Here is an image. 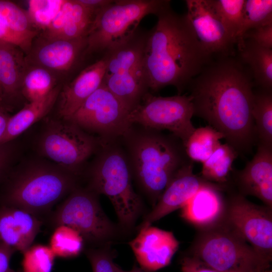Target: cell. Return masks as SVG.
<instances>
[{"mask_svg": "<svg viewBox=\"0 0 272 272\" xmlns=\"http://www.w3.org/2000/svg\"><path fill=\"white\" fill-rule=\"evenodd\" d=\"M182 272H221L205 264L194 256H186L181 260Z\"/></svg>", "mask_w": 272, "mask_h": 272, "instance_id": "obj_39", "label": "cell"}, {"mask_svg": "<svg viewBox=\"0 0 272 272\" xmlns=\"http://www.w3.org/2000/svg\"><path fill=\"white\" fill-rule=\"evenodd\" d=\"M27 66L26 54L20 47L0 40V104L8 111L22 96Z\"/></svg>", "mask_w": 272, "mask_h": 272, "instance_id": "obj_21", "label": "cell"}, {"mask_svg": "<svg viewBox=\"0 0 272 272\" xmlns=\"http://www.w3.org/2000/svg\"><path fill=\"white\" fill-rule=\"evenodd\" d=\"M11 272H21V271H14V270L12 269Z\"/></svg>", "mask_w": 272, "mask_h": 272, "instance_id": "obj_45", "label": "cell"}, {"mask_svg": "<svg viewBox=\"0 0 272 272\" xmlns=\"http://www.w3.org/2000/svg\"><path fill=\"white\" fill-rule=\"evenodd\" d=\"M61 88L56 86L44 98L26 104L10 116L6 132L0 145L9 143L45 116L57 101Z\"/></svg>", "mask_w": 272, "mask_h": 272, "instance_id": "obj_25", "label": "cell"}, {"mask_svg": "<svg viewBox=\"0 0 272 272\" xmlns=\"http://www.w3.org/2000/svg\"><path fill=\"white\" fill-rule=\"evenodd\" d=\"M0 17L14 32L32 44L38 35L27 13L14 2L0 0Z\"/></svg>", "mask_w": 272, "mask_h": 272, "instance_id": "obj_30", "label": "cell"}, {"mask_svg": "<svg viewBox=\"0 0 272 272\" xmlns=\"http://www.w3.org/2000/svg\"><path fill=\"white\" fill-rule=\"evenodd\" d=\"M54 222L76 230L84 240L104 246L109 245L118 232L101 208L97 194L90 189L74 190L57 210Z\"/></svg>", "mask_w": 272, "mask_h": 272, "instance_id": "obj_9", "label": "cell"}, {"mask_svg": "<svg viewBox=\"0 0 272 272\" xmlns=\"http://www.w3.org/2000/svg\"><path fill=\"white\" fill-rule=\"evenodd\" d=\"M240 194L256 197L272 208V148L258 144L256 153L236 172Z\"/></svg>", "mask_w": 272, "mask_h": 272, "instance_id": "obj_17", "label": "cell"}, {"mask_svg": "<svg viewBox=\"0 0 272 272\" xmlns=\"http://www.w3.org/2000/svg\"><path fill=\"white\" fill-rule=\"evenodd\" d=\"M187 20L197 40L212 58L235 56L236 43L210 0H186Z\"/></svg>", "mask_w": 272, "mask_h": 272, "instance_id": "obj_13", "label": "cell"}, {"mask_svg": "<svg viewBox=\"0 0 272 272\" xmlns=\"http://www.w3.org/2000/svg\"><path fill=\"white\" fill-rule=\"evenodd\" d=\"M223 220L254 249L270 261L272 255L271 208L260 206L239 193L226 203Z\"/></svg>", "mask_w": 272, "mask_h": 272, "instance_id": "obj_12", "label": "cell"}, {"mask_svg": "<svg viewBox=\"0 0 272 272\" xmlns=\"http://www.w3.org/2000/svg\"><path fill=\"white\" fill-rule=\"evenodd\" d=\"M117 271L118 272H145L142 269H141L135 266H134L130 270L128 271L124 270L118 266Z\"/></svg>", "mask_w": 272, "mask_h": 272, "instance_id": "obj_44", "label": "cell"}, {"mask_svg": "<svg viewBox=\"0 0 272 272\" xmlns=\"http://www.w3.org/2000/svg\"><path fill=\"white\" fill-rule=\"evenodd\" d=\"M244 39L250 40L260 46L272 49V24L247 31L240 42Z\"/></svg>", "mask_w": 272, "mask_h": 272, "instance_id": "obj_37", "label": "cell"}, {"mask_svg": "<svg viewBox=\"0 0 272 272\" xmlns=\"http://www.w3.org/2000/svg\"><path fill=\"white\" fill-rule=\"evenodd\" d=\"M224 135L210 125L195 129L184 147L188 158L192 161L204 162L220 146Z\"/></svg>", "mask_w": 272, "mask_h": 272, "instance_id": "obj_28", "label": "cell"}, {"mask_svg": "<svg viewBox=\"0 0 272 272\" xmlns=\"http://www.w3.org/2000/svg\"><path fill=\"white\" fill-rule=\"evenodd\" d=\"M84 243V239L78 231L70 226L59 225L51 236L49 246L56 257L71 258L81 253Z\"/></svg>", "mask_w": 272, "mask_h": 272, "instance_id": "obj_31", "label": "cell"}, {"mask_svg": "<svg viewBox=\"0 0 272 272\" xmlns=\"http://www.w3.org/2000/svg\"><path fill=\"white\" fill-rule=\"evenodd\" d=\"M139 127L132 124L121 138L132 176L154 207L179 170L193 161L176 136Z\"/></svg>", "mask_w": 272, "mask_h": 272, "instance_id": "obj_3", "label": "cell"}, {"mask_svg": "<svg viewBox=\"0 0 272 272\" xmlns=\"http://www.w3.org/2000/svg\"><path fill=\"white\" fill-rule=\"evenodd\" d=\"M109 245L87 251L93 272H118V265L113 261V253Z\"/></svg>", "mask_w": 272, "mask_h": 272, "instance_id": "obj_36", "label": "cell"}, {"mask_svg": "<svg viewBox=\"0 0 272 272\" xmlns=\"http://www.w3.org/2000/svg\"><path fill=\"white\" fill-rule=\"evenodd\" d=\"M269 272H271V271H269Z\"/></svg>", "mask_w": 272, "mask_h": 272, "instance_id": "obj_46", "label": "cell"}, {"mask_svg": "<svg viewBox=\"0 0 272 272\" xmlns=\"http://www.w3.org/2000/svg\"><path fill=\"white\" fill-rule=\"evenodd\" d=\"M23 254L22 272H51L56 256L49 246L35 245Z\"/></svg>", "mask_w": 272, "mask_h": 272, "instance_id": "obj_35", "label": "cell"}, {"mask_svg": "<svg viewBox=\"0 0 272 272\" xmlns=\"http://www.w3.org/2000/svg\"><path fill=\"white\" fill-rule=\"evenodd\" d=\"M212 183L193 173V162L184 166L174 176L138 229L151 225L182 208L200 188Z\"/></svg>", "mask_w": 272, "mask_h": 272, "instance_id": "obj_16", "label": "cell"}, {"mask_svg": "<svg viewBox=\"0 0 272 272\" xmlns=\"http://www.w3.org/2000/svg\"><path fill=\"white\" fill-rule=\"evenodd\" d=\"M101 140L66 120L52 121L40 138L39 148L45 157L76 173L100 146Z\"/></svg>", "mask_w": 272, "mask_h": 272, "instance_id": "obj_10", "label": "cell"}, {"mask_svg": "<svg viewBox=\"0 0 272 272\" xmlns=\"http://www.w3.org/2000/svg\"><path fill=\"white\" fill-rule=\"evenodd\" d=\"M8 110L0 104V143L7 128L9 116Z\"/></svg>", "mask_w": 272, "mask_h": 272, "instance_id": "obj_43", "label": "cell"}, {"mask_svg": "<svg viewBox=\"0 0 272 272\" xmlns=\"http://www.w3.org/2000/svg\"><path fill=\"white\" fill-rule=\"evenodd\" d=\"M64 0H29L26 10L29 19L37 30L45 31L63 4Z\"/></svg>", "mask_w": 272, "mask_h": 272, "instance_id": "obj_34", "label": "cell"}, {"mask_svg": "<svg viewBox=\"0 0 272 272\" xmlns=\"http://www.w3.org/2000/svg\"><path fill=\"white\" fill-rule=\"evenodd\" d=\"M252 115L258 144L272 148V90L254 91Z\"/></svg>", "mask_w": 272, "mask_h": 272, "instance_id": "obj_27", "label": "cell"}, {"mask_svg": "<svg viewBox=\"0 0 272 272\" xmlns=\"http://www.w3.org/2000/svg\"><path fill=\"white\" fill-rule=\"evenodd\" d=\"M0 40L18 46L26 54L29 51L32 44L12 31L1 17Z\"/></svg>", "mask_w": 272, "mask_h": 272, "instance_id": "obj_38", "label": "cell"}, {"mask_svg": "<svg viewBox=\"0 0 272 272\" xmlns=\"http://www.w3.org/2000/svg\"><path fill=\"white\" fill-rule=\"evenodd\" d=\"M223 24L236 44L245 0H210Z\"/></svg>", "mask_w": 272, "mask_h": 272, "instance_id": "obj_33", "label": "cell"}, {"mask_svg": "<svg viewBox=\"0 0 272 272\" xmlns=\"http://www.w3.org/2000/svg\"><path fill=\"white\" fill-rule=\"evenodd\" d=\"M9 143L0 145V181L6 174L12 157Z\"/></svg>", "mask_w": 272, "mask_h": 272, "instance_id": "obj_41", "label": "cell"}, {"mask_svg": "<svg viewBox=\"0 0 272 272\" xmlns=\"http://www.w3.org/2000/svg\"><path fill=\"white\" fill-rule=\"evenodd\" d=\"M237 58L249 70L258 88L272 90V49L248 39L236 45Z\"/></svg>", "mask_w": 272, "mask_h": 272, "instance_id": "obj_24", "label": "cell"}, {"mask_svg": "<svg viewBox=\"0 0 272 272\" xmlns=\"http://www.w3.org/2000/svg\"><path fill=\"white\" fill-rule=\"evenodd\" d=\"M222 188L215 183L200 188L181 208V218L201 230L222 222L226 209Z\"/></svg>", "mask_w": 272, "mask_h": 272, "instance_id": "obj_19", "label": "cell"}, {"mask_svg": "<svg viewBox=\"0 0 272 272\" xmlns=\"http://www.w3.org/2000/svg\"><path fill=\"white\" fill-rule=\"evenodd\" d=\"M74 175L45 166L26 171L5 192L1 205L14 207L34 214L45 211L74 187Z\"/></svg>", "mask_w": 272, "mask_h": 272, "instance_id": "obj_7", "label": "cell"}, {"mask_svg": "<svg viewBox=\"0 0 272 272\" xmlns=\"http://www.w3.org/2000/svg\"><path fill=\"white\" fill-rule=\"evenodd\" d=\"M107 64L104 54L82 70L60 91L58 113L64 120L71 117L103 83Z\"/></svg>", "mask_w": 272, "mask_h": 272, "instance_id": "obj_18", "label": "cell"}, {"mask_svg": "<svg viewBox=\"0 0 272 272\" xmlns=\"http://www.w3.org/2000/svg\"><path fill=\"white\" fill-rule=\"evenodd\" d=\"M237 151L228 143L220 144L202 163L200 176L206 181L222 184L227 181Z\"/></svg>", "mask_w": 272, "mask_h": 272, "instance_id": "obj_26", "label": "cell"}, {"mask_svg": "<svg viewBox=\"0 0 272 272\" xmlns=\"http://www.w3.org/2000/svg\"><path fill=\"white\" fill-rule=\"evenodd\" d=\"M193 108L188 95L154 96L148 92L128 115V121L146 128L167 130L184 146L195 128L191 122Z\"/></svg>", "mask_w": 272, "mask_h": 272, "instance_id": "obj_8", "label": "cell"}, {"mask_svg": "<svg viewBox=\"0 0 272 272\" xmlns=\"http://www.w3.org/2000/svg\"><path fill=\"white\" fill-rule=\"evenodd\" d=\"M149 31L139 28L127 40L104 53L107 56L104 78L128 72L143 65Z\"/></svg>", "mask_w": 272, "mask_h": 272, "instance_id": "obj_22", "label": "cell"}, {"mask_svg": "<svg viewBox=\"0 0 272 272\" xmlns=\"http://www.w3.org/2000/svg\"><path fill=\"white\" fill-rule=\"evenodd\" d=\"M56 75L38 66H28L22 84V95L28 101L41 99L56 86Z\"/></svg>", "mask_w": 272, "mask_h": 272, "instance_id": "obj_29", "label": "cell"}, {"mask_svg": "<svg viewBox=\"0 0 272 272\" xmlns=\"http://www.w3.org/2000/svg\"><path fill=\"white\" fill-rule=\"evenodd\" d=\"M170 6L168 0H118L96 15L87 34L86 55L103 54L131 37L147 15L157 16Z\"/></svg>", "mask_w": 272, "mask_h": 272, "instance_id": "obj_6", "label": "cell"}, {"mask_svg": "<svg viewBox=\"0 0 272 272\" xmlns=\"http://www.w3.org/2000/svg\"><path fill=\"white\" fill-rule=\"evenodd\" d=\"M129 111L102 83L68 120L84 130L98 134L101 140L122 137L132 125Z\"/></svg>", "mask_w": 272, "mask_h": 272, "instance_id": "obj_11", "label": "cell"}, {"mask_svg": "<svg viewBox=\"0 0 272 272\" xmlns=\"http://www.w3.org/2000/svg\"><path fill=\"white\" fill-rule=\"evenodd\" d=\"M139 231L128 244L142 269L152 272L168 265L179 247L173 233L151 225Z\"/></svg>", "mask_w": 272, "mask_h": 272, "instance_id": "obj_15", "label": "cell"}, {"mask_svg": "<svg viewBox=\"0 0 272 272\" xmlns=\"http://www.w3.org/2000/svg\"><path fill=\"white\" fill-rule=\"evenodd\" d=\"M100 148L90 172V189L109 199L121 228L128 231L143 211L142 200L132 187L129 164L117 140H101Z\"/></svg>", "mask_w": 272, "mask_h": 272, "instance_id": "obj_4", "label": "cell"}, {"mask_svg": "<svg viewBox=\"0 0 272 272\" xmlns=\"http://www.w3.org/2000/svg\"><path fill=\"white\" fill-rule=\"evenodd\" d=\"M157 17L156 25L149 31L143 61L149 90L155 92L173 86L181 95L213 59L197 40L185 14L169 6Z\"/></svg>", "mask_w": 272, "mask_h": 272, "instance_id": "obj_2", "label": "cell"}, {"mask_svg": "<svg viewBox=\"0 0 272 272\" xmlns=\"http://www.w3.org/2000/svg\"><path fill=\"white\" fill-rule=\"evenodd\" d=\"M16 250L0 241V272H11L10 262Z\"/></svg>", "mask_w": 272, "mask_h": 272, "instance_id": "obj_40", "label": "cell"}, {"mask_svg": "<svg viewBox=\"0 0 272 272\" xmlns=\"http://www.w3.org/2000/svg\"><path fill=\"white\" fill-rule=\"evenodd\" d=\"M86 8L93 12L95 16L103 8L110 4L111 0H78Z\"/></svg>", "mask_w": 272, "mask_h": 272, "instance_id": "obj_42", "label": "cell"}, {"mask_svg": "<svg viewBox=\"0 0 272 272\" xmlns=\"http://www.w3.org/2000/svg\"><path fill=\"white\" fill-rule=\"evenodd\" d=\"M269 24H272L271 0H245L236 45L247 31Z\"/></svg>", "mask_w": 272, "mask_h": 272, "instance_id": "obj_32", "label": "cell"}, {"mask_svg": "<svg viewBox=\"0 0 272 272\" xmlns=\"http://www.w3.org/2000/svg\"><path fill=\"white\" fill-rule=\"evenodd\" d=\"M26 54L28 66H38L53 73H66L87 56V37L75 39L42 38Z\"/></svg>", "mask_w": 272, "mask_h": 272, "instance_id": "obj_14", "label": "cell"}, {"mask_svg": "<svg viewBox=\"0 0 272 272\" xmlns=\"http://www.w3.org/2000/svg\"><path fill=\"white\" fill-rule=\"evenodd\" d=\"M192 256L221 272H263L269 261L224 220L201 230Z\"/></svg>", "mask_w": 272, "mask_h": 272, "instance_id": "obj_5", "label": "cell"}, {"mask_svg": "<svg viewBox=\"0 0 272 272\" xmlns=\"http://www.w3.org/2000/svg\"><path fill=\"white\" fill-rule=\"evenodd\" d=\"M34 215L20 208L0 205V241L23 253L40 229L41 222Z\"/></svg>", "mask_w": 272, "mask_h": 272, "instance_id": "obj_20", "label": "cell"}, {"mask_svg": "<svg viewBox=\"0 0 272 272\" xmlns=\"http://www.w3.org/2000/svg\"><path fill=\"white\" fill-rule=\"evenodd\" d=\"M103 83L129 112L140 103L149 90L143 65L128 72L104 78Z\"/></svg>", "mask_w": 272, "mask_h": 272, "instance_id": "obj_23", "label": "cell"}, {"mask_svg": "<svg viewBox=\"0 0 272 272\" xmlns=\"http://www.w3.org/2000/svg\"><path fill=\"white\" fill-rule=\"evenodd\" d=\"M254 86L248 69L233 56L213 59L187 89L194 115L222 133L237 152L250 151L257 140Z\"/></svg>", "mask_w": 272, "mask_h": 272, "instance_id": "obj_1", "label": "cell"}]
</instances>
